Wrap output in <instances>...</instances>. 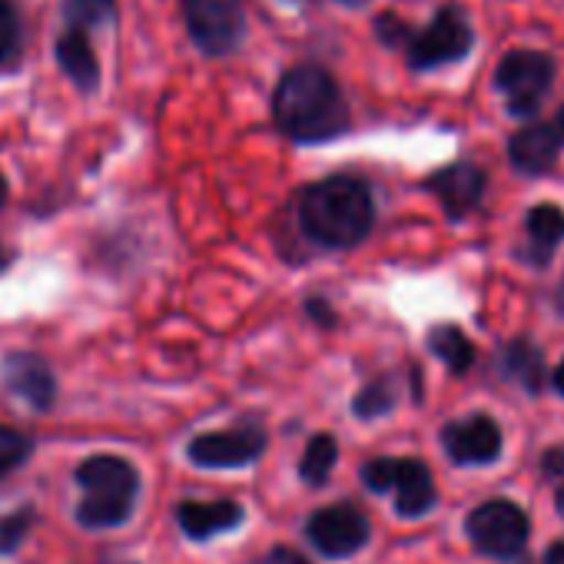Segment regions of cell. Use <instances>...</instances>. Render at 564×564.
I'll use <instances>...</instances> for the list:
<instances>
[{"label": "cell", "instance_id": "obj_12", "mask_svg": "<svg viewBox=\"0 0 564 564\" xmlns=\"http://www.w3.org/2000/svg\"><path fill=\"white\" fill-rule=\"evenodd\" d=\"M425 186L438 196V203L445 206V213L452 219H462L481 203L485 173L475 163H455V166H445V170L432 173Z\"/></svg>", "mask_w": 564, "mask_h": 564}, {"label": "cell", "instance_id": "obj_35", "mask_svg": "<svg viewBox=\"0 0 564 564\" xmlns=\"http://www.w3.org/2000/svg\"><path fill=\"white\" fill-rule=\"evenodd\" d=\"M8 262H11V252H8L4 246H0V272H4V269H8Z\"/></svg>", "mask_w": 564, "mask_h": 564}, {"label": "cell", "instance_id": "obj_18", "mask_svg": "<svg viewBox=\"0 0 564 564\" xmlns=\"http://www.w3.org/2000/svg\"><path fill=\"white\" fill-rule=\"evenodd\" d=\"M425 343L445 362V369L455 372V376L468 372L471 362H475V346L468 343V336L458 326H435V329H429Z\"/></svg>", "mask_w": 564, "mask_h": 564}, {"label": "cell", "instance_id": "obj_34", "mask_svg": "<svg viewBox=\"0 0 564 564\" xmlns=\"http://www.w3.org/2000/svg\"><path fill=\"white\" fill-rule=\"evenodd\" d=\"M554 505H557V514L564 518V488H557V495H554Z\"/></svg>", "mask_w": 564, "mask_h": 564}, {"label": "cell", "instance_id": "obj_24", "mask_svg": "<svg viewBox=\"0 0 564 564\" xmlns=\"http://www.w3.org/2000/svg\"><path fill=\"white\" fill-rule=\"evenodd\" d=\"M21 54V14L14 0H0V67L14 64Z\"/></svg>", "mask_w": 564, "mask_h": 564}, {"label": "cell", "instance_id": "obj_13", "mask_svg": "<svg viewBox=\"0 0 564 564\" xmlns=\"http://www.w3.org/2000/svg\"><path fill=\"white\" fill-rule=\"evenodd\" d=\"M561 147L564 143H561V137L554 133L551 123H528L508 140V156H511L514 170H521L528 176H538V173H547L554 166Z\"/></svg>", "mask_w": 564, "mask_h": 564}, {"label": "cell", "instance_id": "obj_17", "mask_svg": "<svg viewBox=\"0 0 564 564\" xmlns=\"http://www.w3.org/2000/svg\"><path fill=\"white\" fill-rule=\"evenodd\" d=\"M564 239V209L554 203H541L528 213V242H531V262L547 265L554 249Z\"/></svg>", "mask_w": 564, "mask_h": 564}, {"label": "cell", "instance_id": "obj_22", "mask_svg": "<svg viewBox=\"0 0 564 564\" xmlns=\"http://www.w3.org/2000/svg\"><path fill=\"white\" fill-rule=\"evenodd\" d=\"M399 402V392H395V382L392 379H376L369 382L359 395H356V415L359 419H379V415H389Z\"/></svg>", "mask_w": 564, "mask_h": 564}, {"label": "cell", "instance_id": "obj_21", "mask_svg": "<svg viewBox=\"0 0 564 564\" xmlns=\"http://www.w3.org/2000/svg\"><path fill=\"white\" fill-rule=\"evenodd\" d=\"M34 452V438L24 435L21 429L14 425H4L0 422V481H4L11 471H18Z\"/></svg>", "mask_w": 564, "mask_h": 564}, {"label": "cell", "instance_id": "obj_26", "mask_svg": "<svg viewBox=\"0 0 564 564\" xmlns=\"http://www.w3.org/2000/svg\"><path fill=\"white\" fill-rule=\"evenodd\" d=\"M376 34H379V41L386 44V47H399V44H412V37H415V31L399 18V14H379V21H376Z\"/></svg>", "mask_w": 564, "mask_h": 564}, {"label": "cell", "instance_id": "obj_10", "mask_svg": "<svg viewBox=\"0 0 564 564\" xmlns=\"http://www.w3.org/2000/svg\"><path fill=\"white\" fill-rule=\"evenodd\" d=\"M0 379H4L8 392L24 399L34 412H51L57 402V379L41 352H8L4 362H0Z\"/></svg>", "mask_w": 564, "mask_h": 564}, {"label": "cell", "instance_id": "obj_5", "mask_svg": "<svg viewBox=\"0 0 564 564\" xmlns=\"http://www.w3.org/2000/svg\"><path fill=\"white\" fill-rule=\"evenodd\" d=\"M465 531L481 554L508 561L518 557L528 544V514L514 501L491 498L468 514Z\"/></svg>", "mask_w": 564, "mask_h": 564}, {"label": "cell", "instance_id": "obj_11", "mask_svg": "<svg viewBox=\"0 0 564 564\" xmlns=\"http://www.w3.org/2000/svg\"><path fill=\"white\" fill-rule=\"evenodd\" d=\"M442 445L455 465H488L501 455V429L488 415H468L442 429Z\"/></svg>", "mask_w": 564, "mask_h": 564}, {"label": "cell", "instance_id": "obj_14", "mask_svg": "<svg viewBox=\"0 0 564 564\" xmlns=\"http://www.w3.org/2000/svg\"><path fill=\"white\" fill-rule=\"evenodd\" d=\"M242 518H246V511L236 501H180L176 505V524L193 541L223 534V531L242 524Z\"/></svg>", "mask_w": 564, "mask_h": 564}, {"label": "cell", "instance_id": "obj_30", "mask_svg": "<svg viewBox=\"0 0 564 564\" xmlns=\"http://www.w3.org/2000/svg\"><path fill=\"white\" fill-rule=\"evenodd\" d=\"M544 564H564V541H557V544H551V547H547Z\"/></svg>", "mask_w": 564, "mask_h": 564}, {"label": "cell", "instance_id": "obj_7", "mask_svg": "<svg viewBox=\"0 0 564 564\" xmlns=\"http://www.w3.org/2000/svg\"><path fill=\"white\" fill-rule=\"evenodd\" d=\"M186 31L209 57L229 54L242 41V0H183Z\"/></svg>", "mask_w": 564, "mask_h": 564}, {"label": "cell", "instance_id": "obj_16", "mask_svg": "<svg viewBox=\"0 0 564 564\" xmlns=\"http://www.w3.org/2000/svg\"><path fill=\"white\" fill-rule=\"evenodd\" d=\"M435 505V478L425 462L402 458L395 475V511L402 518H422Z\"/></svg>", "mask_w": 564, "mask_h": 564}, {"label": "cell", "instance_id": "obj_3", "mask_svg": "<svg viewBox=\"0 0 564 564\" xmlns=\"http://www.w3.org/2000/svg\"><path fill=\"white\" fill-rule=\"evenodd\" d=\"M84 498L77 505V524L87 531H107L130 521L140 498V471L123 455H90L74 471Z\"/></svg>", "mask_w": 564, "mask_h": 564}, {"label": "cell", "instance_id": "obj_27", "mask_svg": "<svg viewBox=\"0 0 564 564\" xmlns=\"http://www.w3.org/2000/svg\"><path fill=\"white\" fill-rule=\"evenodd\" d=\"M395 475H399V462L395 458H376L362 468V481L372 491H389L395 488Z\"/></svg>", "mask_w": 564, "mask_h": 564}, {"label": "cell", "instance_id": "obj_6", "mask_svg": "<svg viewBox=\"0 0 564 564\" xmlns=\"http://www.w3.org/2000/svg\"><path fill=\"white\" fill-rule=\"evenodd\" d=\"M471 28L462 14V8L448 4L435 14V21L419 31L409 44V67L412 70H435V67H445V64H455L462 61L468 51H471Z\"/></svg>", "mask_w": 564, "mask_h": 564}, {"label": "cell", "instance_id": "obj_19", "mask_svg": "<svg viewBox=\"0 0 564 564\" xmlns=\"http://www.w3.org/2000/svg\"><path fill=\"white\" fill-rule=\"evenodd\" d=\"M501 369L508 379L521 382L528 392H541V382H544V359H541V349L518 339L511 346H505L501 352Z\"/></svg>", "mask_w": 564, "mask_h": 564}, {"label": "cell", "instance_id": "obj_31", "mask_svg": "<svg viewBox=\"0 0 564 564\" xmlns=\"http://www.w3.org/2000/svg\"><path fill=\"white\" fill-rule=\"evenodd\" d=\"M551 127H554V133L561 137V143H564V107L554 113V120H551Z\"/></svg>", "mask_w": 564, "mask_h": 564}, {"label": "cell", "instance_id": "obj_28", "mask_svg": "<svg viewBox=\"0 0 564 564\" xmlns=\"http://www.w3.org/2000/svg\"><path fill=\"white\" fill-rule=\"evenodd\" d=\"M259 564H310L303 554H296L293 547H272Z\"/></svg>", "mask_w": 564, "mask_h": 564}, {"label": "cell", "instance_id": "obj_32", "mask_svg": "<svg viewBox=\"0 0 564 564\" xmlns=\"http://www.w3.org/2000/svg\"><path fill=\"white\" fill-rule=\"evenodd\" d=\"M554 389H557V392L564 395V362H561V366L554 369Z\"/></svg>", "mask_w": 564, "mask_h": 564}, {"label": "cell", "instance_id": "obj_33", "mask_svg": "<svg viewBox=\"0 0 564 564\" xmlns=\"http://www.w3.org/2000/svg\"><path fill=\"white\" fill-rule=\"evenodd\" d=\"M8 203V180H4V173H0V206Z\"/></svg>", "mask_w": 564, "mask_h": 564}, {"label": "cell", "instance_id": "obj_8", "mask_svg": "<svg viewBox=\"0 0 564 564\" xmlns=\"http://www.w3.org/2000/svg\"><path fill=\"white\" fill-rule=\"evenodd\" d=\"M369 534H372L369 518L349 501L319 508L306 524V538L313 541V547L323 557H333V561L359 554L369 544Z\"/></svg>", "mask_w": 564, "mask_h": 564}, {"label": "cell", "instance_id": "obj_25", "mask_svg": "<svg viewBox=\"0 0 564 564\" xmlns=\"http://www.w3.org/2000/svg\"><path fill=\"white\" fill-rule=\"evenodd\" d=\"M113 18V0H67V28H94Z\"/></svg>", "mask_w": 564, "mask_h": 564}, {"label": "cell", "instance_id": "obj_20", "mask_svg": "<svg viewBox=\"0 0 564 564\" xmlns=\"http://www.w3.org/2000/svg\"><path fill=\"white\" fill-rule=\"evenodd\" d=\"M339 462V445L333 435H316L306 452H303V462H300V475L306 485H326L333 468Z\"/></svg>", "mask_w": 564, "mask_h": 564}, {"label": "cell", "instance_id": "obj_36", "mask_svg": "<svg viewBox=\"0 0 564 564\" xmlns=\"http://www.w3.org/2000/svg\"><path fill=\"white\" fill-rule=\"evenodd\" d=\"M339 4H352L356 8V4H366V0H339Z\"/></svg>", "mask_w": 564, "mask_h": 564}, {"label": "cell", "instance_id": "obj_9", "mask_svg": "<svg viewBox=\"0 0 564 564\" xmlns=\"http://www.w3.org/2000/svg\"><path fill=\"white\" fill-rule=\"evenodd\" d=\"M265 452V432L259 425H232L226 432L196 435L186 455L199 468H242Z\"/></svg>", "mask_w": 564, "mask_h": 564}, {"label": "cell", "instance_id": "obj_23", "mask_svg": "<svg viewBox=\"0 0 564 564\" xmlns=\"http://www.w3.org/2000/svg\"><path fill=\"white\" fill-rule=\"evenodd\" d=\"M34 524H37L34 505H24V508H18V511H11V514L0 518V557L14 554V551L28 541V534H31Z\"/></svg>", "mask_w": 564, "mask_h": 564}, {"label": "cell", "instance_id": "obj_1", "mask_svg": "<svg viewBox=\"0 0 564 564\" xmlns=\"http://www.w3.org/2000/svg\"><path fill=\"white\" fill-rule=\"evenodd\" d=\"M272 117L296 143H323L349 130V104L333 74L316 64H300L282 74Z\"/></svg>", "mask_w": 564, "mask_h": 564}, {"label": "cell", "instance_id": "obj_29", "mask_svg": "<svg viewBox=\"0 0 564 564\" xmlns=\"http://www.w3.org/2000/svg\"><path fill=\"white\" fill-rule=\"evenodd\" d=\"M541 471L551 478H561L564 475V448H547L541 458Z\"/></svg>", "mask_w": 564, "mask_h": 564}, {"label": "cell", "instance_id": "obj_4", "mask_svg": "<svg viewBox=\"0 0 564 564\" xmlns=\"http://www.w3.org/2000/svg\"><path fill=\"white\" fill-rule=\"evenodd\" d=\"M554 80V61L541 51H511L495 70V87L501 90L514 117H534Z\"/></svg>", "mask_w": 564, "mask_h": 564}, {"label": "cell", "instance_id": "obj_2", "mask_svg": "<svg viewBox=\"0 0 564 564\" xmlns=\"http://www.w3.org/2000/svg\"><path fill=\"white\" fill-rule=\"evenodd\" d=\"M376 223L372 193L356 176H326L303 189L300 196V226L303 232L326 249L359 246Z\"/></svg>", "mask_w": 564, "mask_h": 564}, {"label": "cell", "instance_id": "obj_15", "mask_svg": "<svg viewBox=\"0 0 564 564\" xmlns=\"http://www.w3.org/2000/svg\"><path fill=\"white\" fill-rule=\"evenodd\" d=\"M57 64L77 90L94 94L100 87V64H97V54H94L84 28H67L57 37Z\"/></svg>", "mask_w": 564, "mask_h": 564}]
</instances>
